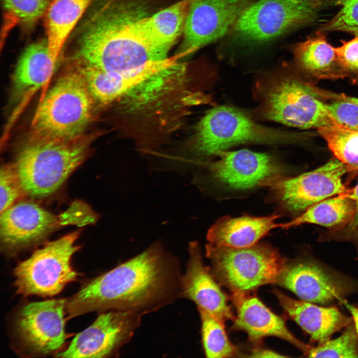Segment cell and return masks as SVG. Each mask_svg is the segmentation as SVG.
<instances>
[{"mask_svg": "<svg viewBox=\"0 0 358 358\" xmlns=\"http://www.w3.org/2000/svg\"><path fill=\"white\" fill-rule=\"evenodd\" d=\"M181 276L179 260L156 241L66 299V319L96 311H155L180 297Z\"/></svg>", "mask_w": 358, "mask_h": 358, "instance_id": "cell-1", "label": "cell"}, {"mask_svg": "<svg viewBox=\"0 0 358 358\" xmlns=\"http://www.w3.org/2000/svg\"><path fill=\"white\" fill-rule=\"evenodd\" d=\"M140 0H105L93 8L72 33L64 49L70 60L108 72H122L165 60L149 46L136 22L147 13Z\"/></svg>", "mask_w": 358, "mask_h": 358, "instance_id": "cell-2", "label": "cell"}, {"mask_svg": "<svg viewBox=\"0 0 358 358\" xmlns=\"http://www.w3.org/2000/svg\"><path fill=\"white\" fill-rule=\"evenodd\" d=\"M295 137L289 132L260 125L237 108L218 106L201 118L186 151L172 157L173 165L179 173H186L219 151L234 145L287 143Z\"/></svg>", "mask_w": 358, "mask_h": 358, "instance_id": "cell-3", "label": "cell"}, {"mask_svg": "<svg viewBox=\"0 0 358 358\" xmlns=\"http://www.w3.org/2000/svg\"><path fill=\"white\" fill-rule=\"evenodd\" d=\"M91 136L71 139L28 141L12 163L26 197L43 199L63 186L70 175L87 159Z\"/></svg>", "mask_w": 358, "mask_h": 358, "instance_id": "cell-4", "label": "cell"}, {"mask_svg": "<svg viewBox=\"0 0 358 358\" xmlns=\"http://www.w3.org/2000/svg\"><path fill=\"white\" fill-rule=\"evenodd\" d=\"M95 103L82 75L70 63L40 100L28 141L71 139L82 135L92 119Z\"/></svg>", "mask_w": 358, "mask_h": 358, "instance_id": "cell-5", "label": "cell"}, {"mask_svg": "<svg viewBox=\"0 0 358 358\" xmlns=\"http://www.w3.org/2000/svg\"><path fill=\"white\" fill-rule=\"evenodd\" d=\"M205 252L213 276L232 293H249L265 284L274 283L287 261L265 243L240 248L207 244Z\"/></svg>", "mask_w": 358, "mask_h": 358, "instance_id": "cell-6", "label": "cell"}, {"mask_svg": "<svg viewBox=\"0 0 358 358\" xmlns=\"http://www.w3.org/2000/svg\"><path fill=\"white\" fill-rule=\"evenodd\" d=\"M80 230L46 243L35 250L13 270L16 293L23 296L51 297L59 293L79 273L72 267L71 259L80 249L75 242Z\"/></svg>", "mask_w": 358, "mask_h": 358, "instance_id": "cell-7", "label": "cell"}, {"mask_svg": "<svg viewBox=\"0 0 358 358\" xmlns=\"http://www.w3.org/2000/svg\"><path fill=\"white\" fill-rule=\"evenodd\" d=\"M261 94V114L265 119L304 129L341 125L311 87L290 76L272 78Z\"/></svg>", "mask_w": 358, "mask_h": 358, "instance_id": "cell-8", "label": "cell"}, {"mask_svg": "<svg viewBox=\"0 0 358 358\" xmlns=\"http://www.w3.org/2000/svg\"><path fill=\"white\" fill-rule=\"evenodd\" d=\"M218 159L207 161L198 167L193 183L201 186L209 182L234 190H246L270 187L285 177L284 167L273 156L243 149L220 151Z\"/></svg>", "mask_w": 358, "mask_h": 358, "instance_id": "cell-9", "label": "cell"}, {"mask_svg": "<svg viewBox=\"0 0 358 358\" xmlns=\"http://www.w3.org/2000/svg\"><path fill=\"white\" fill-rule=\"evenodd\" d=\"M325 4L326 0L255 1L235 22V36L246 43L267 42L313 21Z\"/></svg>", "mask_w": 358, "mask_h": 358, "instance_id": "cell-10", "label": "cell"}, {"mask_svg": "<svg viewBox=\"0 0 358 358\" xmlns=\"http://www.w3.org/2000/svg\"><path fill=\"white\" fill-rule=\"evenodd\" d=\"M66 299L29 303L17 313L13 328L16 352L25 357H39L60 352L67 338Z\"/></svg>", "mask_w": 358, "mask_h": 358, "instance_id": "cell-11", "label": "cell"}, {"mask_svg": "<svg viewBox=\"0 0 358 358\" xmlns=\"http://www.w3.org/2000/svg\"><path fill=\"white\" fill-rule=\"evenodd\" d=\"M274 283L301 300L321 305L342 303L358 295V279L311 257L287 260Z\"/></svg>", "mask_w": 358, "mask_h": 358, "instance_id": "cell-12", "label": "cell"}, {"mask_svg": "<svg viewBox=\"0 0 358 358\" xmlns=\"http://www.w3.org/2000/svg\"><path fill=\"white\" fill-rule=\"evenodd\" d=\"M346 166L332 159L321 167L293 178L284 177L270 186L271 198L291 213L304 212L311 205L347 190L342 178Z\"/></svg>", "mask_w": 358, "mask_h": 358, "instance_id": "cell-13", "label": "cell"}, {"mask_svg": "<svg viewBox=\"0 0 358 358\" xmlns=\"http://www.w3.org/2000/svg\"><path fill=\"white\" fill-rule=\"evenodd\" d=\"M142 315L130 311L103 312L78 333L57 358H107L117 354L139 327Z\"/></svg>", "mask_w": 358, "mask_h": 358, "instance_id": "cell-14", "label": "cell"}, {"mask_svg": "<svg viewBox=\"0 0 358 358\" xmlns=\"http://www.w3.org/2000/svg\"><path fill=\"white\" fill-rule=\"evenodd\" d=\"M255 0H192L178 55H188L224 36Z\"/></svg>", "mask_w": 358, "mask_h": 358, "instance_id": "cell-15", "label": "cell"}, {"mask_svg": "<svg viewBox=\"0 0 358 358\" xmlns=\"http://www.w3.org/2000/svg\"><path fill=\"white\" fill-rule=\"evenodd\" d=\"M60 226L59 217L32 200H21L0 213L1 250L13 256L42 242Z\"/></svg>", "mask_w": 358, "mask_h": 358, "instance_id": "cell-16", "label": "cell"}, {"mask_svg": "<svg viewBox=\"0 0 358 358\" xmlns=\"http://www.w3.org/2000/svg\"><path fill=\"white\" fill-rule=\"evenodd\" d=\"M188 260L180 281V297L194 302L224 324L235 317L229 298L222 291L210 269L205 266L199 244L189 243Z\"/></svg>", "mask_w": 358, "mask_h": 358, "instance_id": "cell-17", "label": "cell"}, {"mask_svg": "<svg viewBox=\"0 0 358 358\" xmlns=\"http://www.w3.org/2000/svg\"><path fill=\"white\" fill-rule=\"evenodd\" d=\"M58 61L51 53L46 39L31 44L24 50L13 76L17 104L6 127V131H9L34 94L47 85Z\"/></svg>", "mask_w": 358, "mask_h": 358, "instance_id": "cell-18", "label": "cell"}, {"mask_svg": "<svg viewBox=\"0 0 358 358\" xmlns=\"http://www.w3.org/2000/svg\"><path fill=\"white\" fill-rule=\"evenodd\" d=\"M250 293H232V299L237 313L234 320V329L245 332L250 341L254 342L268 336L280 338L306 356L311 346L297 339L288 330L281 317Z\"/></svg>", "mask_w": 358, "mask_h": 358, "instance_id": "cell-19", "label": "cell"}, {"mask_svg": "<svg viewBox=\"0 0 358 358\" xmlns=\"http://www.w3.org/2000/svg\"><path fill=\"white\" fill-rule=\"evenodd\" d=\"M273 291L287 315L318 344L353 322L352 317L345 315L337 307L319 306L292 299L276 289Z\"/></svg>", "mask_w": 358, "mask_h": 358, "instance_id": "cell-20", "label": "cell"}, {"mask_svg": "<svg viewBox=\"0 0 358 358\" xmlns=\"http://www.w3.org/2000/svg\"><path fill=\"white\" fill-rule=\"evenodd\" d=\"M278 214L264 217L226 216L219 219L208 230L207 244L215 247L235 248L252 246L270 230L281 227L275 220Z\"/></svg>", "mask_w": 358, "mask_h": 358, "instance_id": "cell-21", "label": "cell"}, {"mask_svg": "<svg viewBox=\"0 0 358 358\" xmlns=\"http://www.w3.org/2000/svg\"><path fill=\"white\" fill-rule=\"evenodd\" d=\"M192 0H181L152 15L145 14L136 22L147 44L168 57L175 42L183 32Z\"/></svg>", "mask_w": 358, "mask_h": 358, "instance_id": "cell-22", "label": "cell"}, {"mask_svg": "<svg viewBox=\"0 0 358 358\" xmlns=\"http://www.w3.org/2000/svg\"><path fill=\"white\" fill-rule=\"evenodd\" d=\"M82 75L95 102L107 105L119 100L150 76L146 68L122 72H108L71 62Z\"/></svg>", "mask_w": 358, "mask_h": 358, "instance_id": "cell-23", "label": "cell"}, {"mask_svg": "<svg viewBox=\"0 0 358 358\" xmlns=\"http://www.w3.org/2000/svg\"><path fill=\"white\" fill-rule=\"evenodd\" d=\"M92 0H52L44 17L46 40L52 55L60 60L63 50Z\"/></svg>", "mask_w": 358, "mask_h": 358, "instance_id": "cell-24", "label": "cell"}, {"mask_svg": "<svg viewBox=\"0 0 358 358\" xmlns=\"http://www.w3.org/2000/svg\"><path fill=\"white\" fill-rule=\"evenodd\" d=\"M355 212L354 201L340 194L318 202L306 209L292 220L281 224V228L287 229L303 224H313L338 231L347 225Z\"/></svg>", "mask_w": 358, "mask_h": 358, "instance_id": "cell-25", "label": "cell"}, {"mask_svg": "<svg viewBox=\"0 0 358 358\" xmlns=\"http://www.w3.org/2000/svg\"><path fill=\"white\" fill-rule=\"evenodd\" d=\"M295 54L301 68L314 77L330 79L341 76L334 72L339 64L334 47L322 36L299 44Z\"/></svg>", "mask_w": 358, "mask_h": 358, "instance_id": "cell-26", "label": "cell"}, {"mask_svg": "<svg viewBox=\"0 0 358 358\" xmlns=\"http://www.w3.org/2000/svg\"><path fill=\"white\" fill-rule=\"evenodd\" d=\"M335 158L346 167L348 173H358V131L341 125L317 129Z\"/></svg>", "mask_w": 358, "mask_h": 358, "instance_id": "cell-27", "label": "cell"}, {"mask_svg": "<svg viewBox=\"0 0 358 358\" xmlns=\"http://www.w3.org/2000/svg\"><path fill=\"white\" fill-rule=\"evenodd\" d=\"M201 320L203 349L207 358H230L237 354L222 323L205 310L198 307Z\"/></svg>", "mask_w": 358, "mask_h": 358, "instance_id": "cell-28", "label": "cell"}, {"mask_svg": "<svg viewBox=\"0 0 358 358\" xmlns=\"http://www.w3.org/2000/svg\"><path fill=\"white\" fill-rule=\"evenodd\" d=\"M52 0H2L5 24L31 30L44 16Z\"/></svg>", "mask_w": 358, "mask_h": 358, "instance_id": "cell-29", "label": "cell"}, {"mask_svg": "<svg viewBox=\"0 0 358 358\" xmlns=\"http://www.w3.org/2000/svg\"><path fill=\"white\" fill-rule=\"evenodd\" d=\"M309 358H358V336L354 321L345 328L342 335L311 347Z\"/></svg>", "mask_w": 358, "mask_h": 358, "instance_id": "cell-30", "label": "cell"}, {"mask_svg": "<svg viewBox=\"0 0 358 358\" xmlns=\"http://www.w3.org/2000/svg\"><path fill=\"white\" fill-rule=\"evenodd\" d=\"M0 213L26 197L12 163L0 168Z\"/></svg>", "mask_w": 358, "mask_h": 358, "instance_id": "cell-31", "label": "cell"}, {"mask_svg": "<svg viewBox=\"0 0 358 358\" xmlns=\"http://www.w3.org/2000/svg\"><path fill=\"white\" fill-rule=\"evenodd\" d=\"M338 13L322 28V31H344L354 33L358 30V0H336Z\"/></svg>", "mask_w": 358, "mask_h": 358, "instance_id": "cell-32", "label": "cell"}, {"mask_svg": "<svg viewBox=\"0 0 358 358\" xmlns=\"http://www.w3.org/2000/svg\"><path fill=\"white\" fill-rule=\"evenodd\" d=\"M331 116L340 124L349 129L358 131V104L341 98L326 103Z\"/></svg>", "mask_w": 358, "mask_h": 358, "instance_id": "cell-33", "label": "cell"}, {"mask_svg": "<svg viewBox=\"0 0 358 358\" xmlns=\"http://www.w3.org/2000/svg\"><path fill=\"white\" fill-rule=\"evenodd\" d=\"M61 226L75 224L80 226L96 222L98 215L86 203L75 201L64 213L59 216Z\"/></svg>", "mask_w": 358, "mask_h": 358, "instance_id": "cell-34", "label": "cell"}, {"mask_svg": "<svg viewBox=\"0 0 358 358\" xmlns=\"http://www.w3.org/2000/svg\"><path fill=\"white\" fill-rule=\"evenodd\" d=\"M345 196L352 199L355 204V212L351 221L342 229L333 231L335 235L327 239L341 240L353 243L357 248L358 252V180L356 185L351 188H348L343 193Z\"/></svg>", "mask_w": 358, "mask_h": 358, "instance_id": "cell-35", "label": "cell"}, {"mask_svg": "<svg viewBox=\"0 0 358 358\" xmlns=\"http://www.w3.org/2000/svg\"><path fill=\"white\" fill-rule=\"evenodd\" d=\"M334 49L339 66L344 70L358 74V36Z\"/></svg>", "mask_w": 358, "mask_h": 358, "instance_id": "cell-36", "label": "cell"}, {"mask_svg": "<svg viewBox=\"0 0 358 358\" xmlns=\"http://www.w3.org/2000/svg\"><path fill=\"white\" fill-rule=\"evenodd\" d=\"M250 357L254 358H278L286 357L273 351L267 349L258 348L254 349L251 353Z\"/></svg>", "mask_w": 358, "mask_h": 358, "instance_id": "cell-37", "label": "cell"}, {"mask_svg": "<svg viewBox=\"0 0 358 358\" xmlns=\"http://www.w3.org/2000/svg\"><path fill=\"white\" fill-rule=\"evenodd\" d=\"M352 315L354 323L358 336V308L348 303L346 300L343 303Z\"/></svg>", "mask_w": 358, "mask_h": 358, "instance_id": "cell-38", "label": "cell"}, {"mask_svg": "<svg viewBox=\"0 0 358 358\" xmlns=\"http://www.w3.org/2000/svg\"><path fill=\"white\" fill-rule=\"evenodd\" d=\"M339 98L349 100L358 104V97H351L342 94L339 96Z\"/></svg>", "mask_w": 358, "mask_h": 358, "instance_id": "cell-39", "label": "cell"}, {"mask_svg": "<svg viewBox=\"0 0 358 358\" xmlns=\"http://www.w3.org/2000/svg\"><path fill=\"white\" fill-rule=\"evenodd\" d=\"M353 34H355L356 36H358V30L356 32H355V33H354Z\"/></svg>", "mask_w": 358, "mask_h": 358, "instance_id": "cell-40", "label": "cell"}]
</instances>
